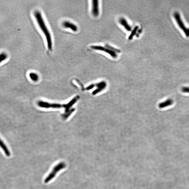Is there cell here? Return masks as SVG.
I'll use <instances>...</instances> for the list:
<instances>
[{
    "instance_id": "8fae6325",
    "label": "cell",
    "mask_w": 189,
    "mask_h": 189,
    "mask_svg": "<svg viewBox=\"0 0 189 189\" xmlns=\"http://www.w3.org/2000/svg\"><path fill=\"white\" fill-rule=\"evenodd\" d=\"M138 26H136L132 31L131 32V34L130 35L128 39L129 40H131L133 38V37L134 36V35L136 34V32H137V31L138 29Z\"/></svg>"
},
{
    "instance_id": "30bf717a",
    "label": "cell",
    "mask_w": 189,
    "mask_h": 189,
    "mask_svg": "<svg viewBox=\"0 0 189 189\" xmlns=\"http://www.w3.org/2000/svg\"><path fill=\"white\" fill-rule=\"evenodd\" d=\"M29 77L31 80L35 82H37L39 80V76L37 74L35 73H31L29 74Z\"/></svg>"
},
{
    "instance_id": "9c48e42d",
    "label": "cell",
    "mask_w": 189,
    "mask_h": 189,
    "mask_svg": "<svg viewBox=\"0 0 189 189\" xmlns=\"http://www.w3.org/2000/svg\"><path fill=\"white\" fill-rule=\"evenodd\" d=\"M0 146L1 148L4 151V152L7 157H10L11 155L10 152L9 150L8 149V148L7 147L6 145L1 140L0 142Z\"/></svg>"
},
{
    "instance_id": "5b68a950",
    "label": "cell",
    "mask_w": 189,
    "mask_h": 189,
    "mask_svg": "<svg viewBox=\"0 0 189 189\" xmlns=\"http://www.w3.org/2000/svg\"><path fill=\"white\" fill-rule=\"evenodd\" d=\"M92 13L95 17L99 15V1L97 0H93L92 1Z\"/></svg>"
},
{
    "instance_id": "4fadbf2b",
    "label": "cell",
    "mask_w": 189,
    "mask_h": 189,
    "mask_svg": "<svg viewBox=\"0 0 189 189\" xmlns=\"http://www.w3.org/2000/svg\"><path fill=\"white\" fill-rule=\"evenodd\" d=\"M105 46L106 47L108 48H109L110 49L112 50L115 52L120 53V50H118V49H116V48H114V47H113L111 46H110L108 45H105Z\"/></svg>"
},
{
    "instance_id": "277c9868",
    "label": "cell",
    "mask_w": 189,
    "mask_h": 189,
    "mask_svg": "<svg viewBox=\"0 0 189 189\" xmlns=\"http://www.w3.org/2000/svg\"><path fill=\"white\" fill-rule=\"evenodd\" d=\"M91 48L94 50H98L105 52L110 55L113 58H116L117 57V55L116 53L108 48L100 46H91Z\"/></svg>"
},
{
    "instance_id": "6da1fadb",
    "label": "cell",
    "mask_w": 189,
    "mask_h": 189,
    "mask_svg": "<svg viewBox=\"0 0 189 189\" xmlns=\"http://www.w3.org/2000/svg\"><path fill=\"white\" fill-rule=\"evenodd\" d=\"M34 16L38 25L45 37L48 49L50 51L52 50L53 43L51 35L45 23L41 13L39 11H36Z\"/></svg>"
},
{
    "instance_id": "8992f818",
    "label": "cell",
    "mask_w": 189,
    "mask_h": 189,
    "mask_svg": "<svg viewBox=\"0 0 189 189\" xmlns=\"http://www.w3.org/2000/svg\"><path fill=\"white\" fill-rule=\"evenodd\" d=\"M62 26L65 28L71 29L74 32H76L78 30L77 26L72 22L68 21H63L62 23Z\"/></svg>"
},
{
    "instance_id": "7a4b0ae2",
    "label": "cell",
    "mask_w": 189,
    "mask_h": 189,
    "mask_svg": "<svg viewBox=\"0 0 189 189\" xmlns=\"http://www.w3.org/2000/svg\"><path fill=\"white\" fill-rule=\"evenodd\" d=\"M76 100V98H74L73 100L71 101L69 103L66 104H59L56 103H50L47 102H43V101H39L38 102V105L40 107L45 108H65V112L66 114L68 113L69 111V108H71L74 103H75Z\"/></svg>"
},
{
    "instance_id": "3957f363",
    "label": "cell",
    "mask_w": 189,
    "mask_h": 189,
    "mask_svg": "<svg viewBox=\"0 0 189 189\" xmlns=\"http://www.w3.org/2000/svg\"><path fill=\"white\" fill-rule=\"evenodd\" d=\"M66 165L63 162H60V163L57 165L53 169L52 172L50 173L47 177L45 179L44 181V183L47 184L49 183L50 181L54 178L58 172H59L61 170L63 169L66 168Z\"/></svg>"
},
{
    "instance_id": "5bb4252c",
    "label": "cell",
    "mask_w": 189,
    "mask_h": 189,
    "mask_svg": "<svg viewBox=\"0 0 189 189\" xmlns=\"http://www.w3.org/2000/svg\"><path fill=\"white\" fill-rule=\"evenodd\" d=\"M181 90L183 93H189V87H183L181 88Z\"/></svg>"
},
{
    "instance_id": "7c38bea8",
    "label": "cell",
    "mask_w": 189,
    "mask_h": 189,
    "mask_svg": "<svg viewBox=\"0 0 189 189\" xmlns=\"http://www.w3.org/2000/svg\"><path fill=\"white\" fill-rule=\"evenodd\" d=\"M8 57L7 54L4 52L1 53L0 55V62L1 63L6 60Z\"/></svg>"
},
{
    "instance_id": "ba28073f",
    "label": "cell",
    "mask_w": 189,
    "mask_h": 189,
    "mask_svg": "<svg viewBox=\"0 0 189 189\" xmlns=\"http://www.w3.org/2000/svg\"><path fill=\"white\" fill-rule=\"evenodd\" d=\"M119 22L124 27V28L127 30L128 31H131V27L130 25L128 23L127 20L124 18H120L119 20Z\"/></svg>"
},
{
    "instance_id": "52a82bcc",
    "label": "cell",
    "mask_w": 189,
    "mask_h": 189,
    "mask_svg": "<svg viewBox=\"0 0 189 189\" xmlns=\"http://www.w3.org/2000/svg\"><path fill=\"white\" fill-rule=\"evenodd\" d=\"M173 103V101L171 99H168L164 102L160 103L158 105V107L162 109L172 105Z\"/></svg>"
}]
</instances>
